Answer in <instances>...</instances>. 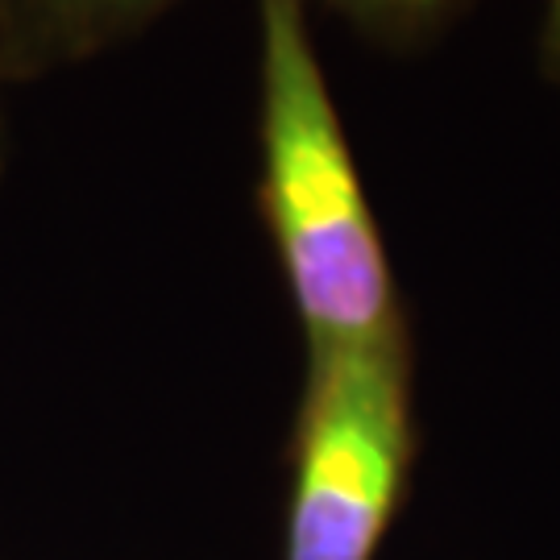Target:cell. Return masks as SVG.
I'll return each instance as SVG.
<instances>
[{"instance_id": "obj_1", "label": "cell", "mask_w": 560, "mask_h": 560, "mask_svg": "<svg viewBox=\"0 0 560 560\" xmlns=\"http://www.w3.org/2000/svg\"><path fill=\"white\" fill-rule=\"evenodd\" d=\"M258 203L307 353L407 340L399 291L303 0H258Z\"/></svg>"}, {"instance_id": "obj_7", "label": "cell", "mask_w": 560, "mask_h": 560, "mask_svg": "<svg viewBox=\"0 0 560 560\" xmlns=\"http://www.w3.org/2000/svg\"><path fill=\"white\" fill-rule=\"evenodd\" d=\"M9 13H13V0H0V50H4V30H9ZM4 67V62H0Z\"/></svg>"}, {"instance_id": "obj_5", "label": "cell", "mask_w": 560, "mask_h": 560, "mask_svg": "<svg viewBox=\"0 0 560 560\" xmlns=\"http://www.w3.org/2000/svg\"><path fill=\"white\" fill-rule=\"evenodd\" d=\"M540 67H544V75L560 88V0H548V9H544Z\"/></svg>"}, {"instance_id": "obj_2", "label": "cell", "mask_w": 560, "mask_h": 560, "mask_svg": "<svg viewBox=\"0 0 560 560\" xmlns=\"http://www.w3.org/2000/svg\"><path fill=\"white\" fill-rule=\"evenodd\" d=\"M411 460L407 340L307 353L282 560H374Z\"/></svg>"}, {"instance_id": "obj_6", "label": "cell", "mask_w": 560, "mask_h": 560, "mask_svg": "<svg viewBox=\"0 0 560 560\" xmlns=\"http://www.w3.org/2000/svg\"><path fill=\"white\" fill-rule=\"evenodd\" d=\"M4 88H9V75L0 67V159H4Z\"/></svg>"}, {"instance_id": "obj_4", "label": "cell", "mask_w": 560, "mask_h": 560, "mask_svg": "<svg viewBox=\"0 0 560 560\" xmlns=\"http://www.w3.org/2000/svg\"><path fill=\"white\" fill-rule=\"evenodd\" d=\"M307 9L320 4L353 30L390 46L432 38L448 21L469 9V0H303Z\"/></svg>"}, {"instance_id": "obj_3", "label": "cell", "mask_w": 560, "mask_h": 560, "mask_svg": "<svg viewBox=\"0 0 560 560\" xmlns=\"http://www.w3.org/2000/svg\"><path fill=\"white\" fill-rule=\"evenodd\" d=\"M175 0H13L0 50L4 75L21 83L96 59L108 46L141 34Z\"/></svg>"}]
</instances>
